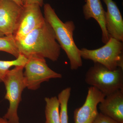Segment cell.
<instances>
[{"mask_svg": "<svg viewBox=\"0 0 123 123\" xmlns=\"http://www.w3.org/2000/svg\"><path fill=\"white\" fill-rule=\"evenodd\" d=\"M16 42L20 54L27 59L41 57L55 62L60 55L61 48L56 40L55 32L46 20L42 25L23 39Z\"/></svg>", "mask_w": 123, "mask_h": 123, "instance_id": "obj_1", "label": "cell"}, {"mask_svg": "<svg viewBox=\"0 0 123 123\" xmlns=\"http://www.w3.org/2000/svg\"><path fill=\"white\" fill-rule=\"evenodd\" d=\"M43 12L45 20L52 27L57 42L69 60L70 69L77 70L82 66V61L80 49L74 39V31L75 29L74 22L72 21L63 22L48 3L44 5Z\"/></svg>", "mask_w": 123, "mask_h": 123, "instance_id": "obj_2", "label": "cell"}, {"mask_svg": "<svg viewBox=\"0 0 123 123\" xmlns=\"http://www.w3.org/2000/svg\"><path fill=\"white\" fill-rule=\"evenodd\" d=\"M24 66H15L9 70L4 79L5 86V98L9 102L7 112L2 118L9 123H20L18 109L22 100V94L26 88L23 77Z\"/></svg>", "mask_w": 123, "mask_h": 123, "instance_id": "obj_3", "label": "cell"}, {"mask_svg": "<svg viewBox=\"0 0 123 123\" xmlns=\"http://www.w3.org/2000/svg\"><path fill=\"white\" fill-rule=\"evenodd\" d=\"M85 81L106 96L123 89V69L119 68L111 70L101 64L94 63L86 73Z\"/></svg>", "mask_w": 123, "mask_h": 123, "instance_id": "obj_4", "label": "cell"}, {"mask_svg": "<svg viewBox=\"0 0 123 123\" xmlns=\"http://www.w3.org/2000/svg\"><path fill=\"white\" fill-rule=\"evenodd\" d=\"M123 42L110 38L105 45L100 48L90 50L80 49L82 58L102 65L111 70L118 68L123 69Z\"/></svg>", "mask_w": 123, "mask_h": 123, "instance_id": "obj_5", "label": "cell"}, {"mask_svg": "<svg viewBox=\"0 0 123 123\" xmlns=\"http://www.w3.org/2000/svg\"><path fill=\"white\" fill-rule=\"evenodd\" d=\"M23 77L26 88L36 90L42 83L51 79L61 78L62 75L51 69L47 64L45 59L32 57L28 59L24 66Z\"/></svg>", "mask_w": 123, "mask_h": 123, "instance_id": "obj_6", "label": "cell"}, {"mask_svg": "<svg viewBox=\"0 0 123 123\" xmlns=\"http://www.w3.org/2000/svg\"><path fill=\"white\" fill-rule=\"evenodd\" d=\"M40 7L36 4L23 6L17 28L13 35L16 41L23 39L45 22L46 20Z\"/></svg>", "mask_w": 123, "mask_h": 123, "instance_id": "obj_7", "label": "cell"}, {"mask_svg": "<svg viewBox=\"0 0 123 123\" xmlns=\"http://www.w3.org/2000/svg\"><path fill=\"white\" fill-rule=\"evenodd\" d=\"M105 95L93 86L88 88L85 103L74 112V123H93L98 112V106Z\"/></svg>", "mask_w": 123, "mask_h": 123, "instance_id": "obj_8", "label": "cell"}, {"mask_svg": "<svg viewBox=\"0 0 123 123\" xmlns=\"http://www.w3.org/2000/svg\"><path fill=\"white\" fill-rule=\"evenodd\" d=\"M23 7L12 0H0V32L4 35H13Z\"/></svg>", "mask_w": 123, "mask_h": 123, "instance_id": "obj_9", "label": "cell"}, {"mask_svg": "<svg viewBox=\"0 0 123 123\" xmlns=\"http://www.w3.org/2000/svg\"><path fill=\"white\" fill-rule=\"evenodd\" d=\"M107 7L105 25L110 38L123 41V20L116 3L112 0H103Z\"/></svg>", "mask_w": 123, "mask_h": 123, "instance_id": "obj_10", "label": "cell"}, {"mask_svg": "<svg viewBox=\"0 0 123 123\" xmlns=\"http://www.w3.org/2000/svg\"><path fill=\"white\" fill-rule=\"evenodd\" d=\"M103 114L119 123H123V89L105 96L98 104Z\"/></svg>", "mask_w": 123, "mask_h": 123, "instance_id": "obj_11", "label": "cell"}, {"mask_svg": "<svg viewBox=\"0 0 123 123\" xmlns=\"http://www.w3.org/2000/svg\"><path fill=\"white\" fill-rule=\"evenodd\" d=\"M84 17L86 20L93 18L96 20L102 31V42L105 44L110 39L106 29L105 22V11L100 0H86L83 6Z\"/></svg>", "mask_w": 123, "mask_h": 123, "instance_id": "obj_12", "label": "cell"}, {"mask_svg": "<svg viewBox=\"0 0 123 123\" xmlns=\"http://www.w3.org/2000/svg\"><path fill=\"white\" fill-rule=\"evenodd\" d=\"M45 114V123H61L60 102L57 97H46Z\"/></svg>", "mask_w": 123, "mask_h": 123, "instance_id": "obj_13", "label": "cell"}, {"mask_svg": "<svg viewBox=\"0 0 123 123\" xmlns=\"http://www.w3.org/2000/svg\"><path fill=\"white\" fill-rule=\"evenodd\" d=\"M71 88L68 87L62 91L58 94L60 102L61 123H68V104L71 94Z\"/></svg>", "mask_w": 123, "mask_h": 123, "instance_id": "obj_14", "label": "cell"}, {"mask_svg": "<svg viewBox=\"0 0 123 123\" xmlns=\"http://www.w3.org/2000/svg\"><path fill=\"white\" fill-rule=\"evenodd\" d=\"M28 59L20 54L16 59L12 61L0 60V84L4 81L9 68L12 66H24Z\"/></svg>", "mask_w": 123, "mask_h": 123, "instance_id": "obj_15", "label": "cell"}, {"mask_svg": "<svg viewBox=\"0 0 123 123\" xmlns=\"http://www.w3.org/2000/svg\"><path fill=\"white\" fill-rule=\"evenodd\" d=\"M0 51L11 54L16 58L18 57L20 53L13 35L0 37Z\"/></svg>", "mask_w": 123, "mask_h": 123, "instance_id": "obj_16", "label": "cell"}, {"mask_svg": "<svg viewBox=\"0 0 123 123\" xmlns=\"http://www.w3.org/2000/svg\"><path fill=\"white\" fill-rule=\"evenodd\" d=\"M93 123H119L99 112Z\"/></svg>", "mask_w": 123, "mask_h": 123, "instance_id": "obj_17", "label": "cell"}, {"mask_svg": "<svg viewBox=\"0 0 123 123\" xmlns=\"http://www.w3.org/2000/svg\"><path fill=\"white\" fill-rule=\"evenodd\" d=\"M24 6L25 5L36 4L42 7L43 5V0H22Z\"/></svg>", "mask_w": 123, "mask_h": 123, "instance_id": "obj_18", "label": "cell"}, {"mask_svg": "<svg viewBox=\"0 0 123 123\" xmlns=\"http://www.w3.org/2000/svg\"><path fill=\"white\" fill-rule=\"evenodd\" d=\"M16 2V3L19 5L23 7L24 6L23 2L22 0H12Z\"/></svg>", "mask_w": 123, "mask_h": 123, "instance_id": "obj_19", "label": "cell"}, {"mask_svg": "<svg viewBox=\"0 0 123 123\" xmlns=\"http://www.w3.org/2000/svg\"><path fill=\"white\" fill-rule=\"evenodd\" d=\"M0 123H9L6 120L3 118H0Z\"/></svg>", "mask_w": 123, "mask_h": 123, "instance_id": "obj_20", "label": "cell"}, {"mask_svg": "<svg viewBox=\"0 0 123 123\" xmlns=\"http://www.w3.org/2000/svg\"><path fill=\"white\" fill-rule=\"evenodd\" d=\"M4 36V35L2 33L0 32V37H3V36Z\"/></svg>", "mask_w": 123, "mask_h": 123, "instance_id": "obj_21", "label": "cell"}]
</instances>
